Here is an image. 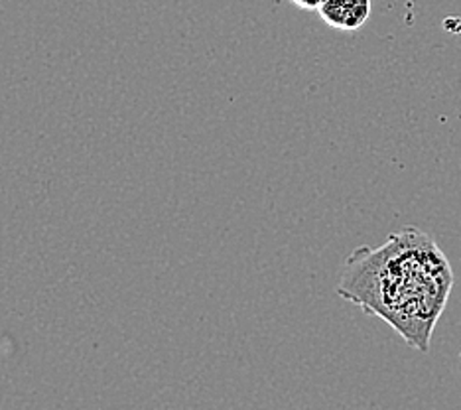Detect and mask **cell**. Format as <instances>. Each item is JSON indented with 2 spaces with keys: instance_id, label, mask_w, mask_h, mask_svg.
Instances as JSON below:
<instances>
[{
  "instance_id": "obj_1",
  "label": "cell",
  "mask_w": 461,
  "mask_h": 410,
  "mask_svg": "<svg viewBox=\"0 0 461 410\" xmlns=\"http://www.w3.org/2000/svg\"><path fill=\"white\" fill-rule=\"evenodd\" d=\"M452 287L454 272L442 249L411 225L381 247L353 251L338 294L389 322L412 350L426 353Z\"/></svg>"
},
{
  "instance_id": "obj_2",
  "label": "cell",
  "mask_w": 461,
  "mask_h": 410,
  "mask_svg": "<svg viewBox=\"0 0 461 410\" xmlns=\"http://www.w3.org/2000/svg\"><path fill=\"white\" fill-rule=\"evenodd\" d=\"M321 20L343 32L359 30L371 16V0H321Z\"/></svg>"
},
{
  "instance_id": "obj_3",
  "label": "cell",
  "mask_w": 461,
  "mask_h": 410,
  "mask_svg": "<svg viewBox=\"0 0 461 410\" xmlns=\"http://www.w3.org/2000/svg\"><path fill=\"white\" fill-rule=\"evenodd\" d=\"M292 3H294L300 8H303V10H318L320 5H321V0H292Z\"/></svg>"
},
{
  "instance_id": "obj_4",
  "label": "cell",
  "mask_w": 461,
  "mask_h": 410,
  "mask_svg": "<svg viewBox=\"0 0 461 410\" xmlns=\"http://www.w3.org/2000/svg\"><path fill=\"white\" fill-rule=\"evenodd\" d=\"M459 361H461V351H459Z\"/></svg>"
}]
</instances>
